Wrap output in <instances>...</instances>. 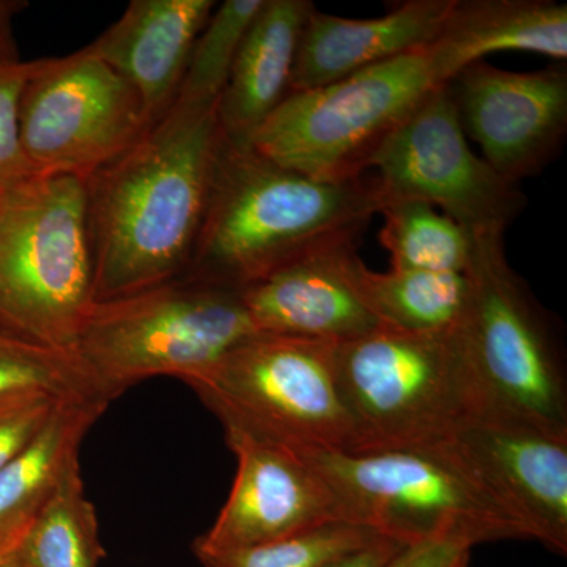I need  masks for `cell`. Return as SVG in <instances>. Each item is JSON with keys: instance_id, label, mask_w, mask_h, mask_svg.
Returning <instances> with one entry per match:
<instances>
[{"instance_id": "9", "label": "cell", "mask_w": 567, "mask_h": 567, "mask_svg": "<svg viewBox=\"0 0 567 567\" xmlns=\"http://www.w3.org/2000/svg\"><path fill=\"white\" fill-rule=\"evenodd\" d=\"M334 342L256 333L188 385L223 424L290 447L352 451Z\"/></svg>"}, {"instance_id": "7", "label": "cell", "mask_w": 567, "mask_h": 567, "mask_svg": "<svg viewBox=\"0 0 567 567\" xmlns=\"http://www.w3.org/2000/svg\"><path fill=\"white\" fill-rule=\"evenodd\" d=\"M256 333L240 290L183 275L96 301L74 353L114 401L152 377L196 379Z\"/></svg>"}, {"instance_id": "25", "label": "cell", "mask_w": 567, "mask_h": 567, "mask_svg": "<svg viewBox=\"0 0 567 567\" xmlns=\"http://www.w3.org/2000/svg\"><path fill=\"white\" fill-rule=\"evenodd\" d=\"M264 3L265 0H226L216 6L194 43L175 102L218 104L246 33Z\"/></svg>"}, {"instance_id": "28", "label": "cell", "mask_w": 567, "mask_h": 567, "mask_svg": "<svg viewBox=\"0 0 567 567\" xmlns=\"http://www.w3.org/2000/svg\"><path fill=\"white\" fill-rule=\"evenodd\" d=\"M65 402L73 401L37 394L0 406V470L40 434L55 410Z\"/></svg>"}, {"instance_id": "18", "label": "cell", "mask_w": 567, "mask_h": 567, "mask_svg": "<svg viewBox=\"0 0 567 567\" xmlns=\"http://www.w3.org/2000/svg\"><path fill=\"white\" fill-rule=\"evenodd\" d=\"M315 7L311 0H265L216 104L224 140L251 145L254 134L290 95L301 32Z\"/></svg>"}, {"instance_id": "33", "label": "cell", "mask_w": 567, "mask_h": 567, "mask_svg": "<svg viewBox=\"0 0 567 567\" xmlns=\"http://www.w3.org/2000/svg\"><path fill=\"white\" fill-rule=\"evenodd\" d=\"M9 188V186H7ZM7 188H0V200H2L3 192H6Z\"/></svg>"}, {"instance_id": "30", "label": "cell", "mask_w": 567, "mask_h": 567, "mask_svg": "<svg viewBox=\"0 0 567 567\" xmlns=\"http://www.w3.org/2000/svg\"><path fill=\"white\" fill-rule=\"evenodd\" d=\"M404 547V544L382 536L374 543L336 559L327 567H388Z\"/></svg>"}, {"instance_id": "11", "label": "cell", "mask_w": 567, "mask_h": 567, "mask_svg": "<svg viewBox=\"0 0 567 567\" xmlns=\"http://www.w3.org/2000/svg\"><path fill=\"white\" fill-rule=\"evenodd\" d=\"M368 174L379 212L394 203H424L468 230H506L527 207L518 185L472 151L445 85L429 93L377 148Z\"/></svg>"}, {"instance_id": "23", "label": "cell", "mask_w": 567, "mask_h": 567, "mask_svg": "<svg viewBox=\"0 0 567 567\" xmlns=\"http://www.w3.org/2000/svg\"><path fill=\"white\" fill-rule=\"evenodd\" d=\"M22 567H96L104 557L95 506L85 496L81 466L43 507L21 543Z\"/></svg>"}, {"instance_id": "5", "label": "cell", "mask_w": 567, "mask_h": 567, "mask_svg": "<svg viewBox=\"0 0 567 567\" xmlns=\"http://www.w3.org/2000/svg\"><path fill=\"white\" fill-rule=\"evenodd\" d=\"M341 506L346 520L404 546L424 540L528 539L509 511L445 445L346 453L293 447Z\"/></svg>"}, {"instance_id": "32", "label": "cell", "mask_w": 567, "mask_h": 567, "mask_svg": "<svg viewBox=\"0 0 567 567\" xmlns=\"http://www.w3.org/2000/svg\"><path fill=\"white\" fill-rule=\"evenodd\" d=\"M18 551H7L0 554V567H21L20 554Z\"/></svg>"}, {"instance_id": "31", "label": "cell", "mask_w": 567, "mask_h": 567, "mask_svg": "<svg viewBox=\"0 0 567 567\" xmlns=\"http://www.w3.org/2000/svg\"><path fill=\"white\" fill-rule=\"evenodd\" d=\"M24 0H0V59L17 61L18 51L13 40V18L22 10L28 9Z\"/></svg>"}, {"instance_id": "21", "label": "cell", "mask_w": 567, "mask_h": 567, "mask_svg": "<svg viewBox=\"0 0 567 567\" xmlns=\"http://www.w3.org/2000/svg\"><path fill=\"white\" fill-rule=\"evenodd\" d=\"M354 286L365 306L385 327L409 333L456 330L468 303V276L423 270H369L354 265Z\"/></svg>"}, {"instance_id": "14", "label": "cell", "mask_w": 567, "mask_h": 567, "mask_svg": "<svg viewBox=\"0 0 567 567\" xmlns=\"http://www.w3.org/2000/svg\"><path fill=\"white\" fill-rule=\"evenodd\" d=\"M520 522L528 539L567 551V439L483 415L443 443Z\"/></svg>"}, {"instance_id": "6", "label": "cell", "mask_w": 567, "mask_h": 567, "mask_svg": "<svg viewBox=\"0 0 567 567\" xmlns=\"http://www.w3.org/2000/svg\"><path fill=\"white\" fill-rule=\"evenodd\" d=\"M505 233L470 230V295L457 336L487 415L567 439L561 347L547 312L507 262Z\"/></svg>"}, {"instance_id": "24", "label": "cell", "mask_w": 567, "mask_h": 567, "mask_svg": "<svg viewBox=\"0 0 567 567\" xmlns=\"http://www.w3.org/2000/svg\"><path fill=\"white\" fill-rule=\"evenodd\" d=\"M37 394L112 402L76 353L37 344L0 327V406Z\"/></svg>"}, {"instance_id": "16", "label": "cell", "mask_w": 567, "mask_h": 567, "mask_svg": "<svg viewBox=\"0 0 567 567\" xmlns=\"http://www.w3.org/2000/svg\"><path fill=\"white\" fill-rule=\"evenodd\" d=\"M216 6L215 0H133L85 50L132 84L156 123L177 99L194 43Z\"/></svg>"}, {"instance_id": "20", "label": "cell", "mask_w": 567, "mask_h": 567, "mask_svg": "<svg viewBox=\"0 0 567 567\" xmlns=\"http://www.w3.org/2000/svg\"><path fill=\"white\" fill-rule=\"evenodd\" d=\"M110 402H65L40 434L0 470V554L20 550L43 507L80 465L81 443Z\"/></svg>"}, {"instance_id": "10", "label": "cell", "mask_w": 567, "mask_h": 567, "mask_svg": "<svg viewBox=\"0 0 567 567\" xmlns=\"http://www.w3.org/2000/svg\"><path fill=\"white\" fill-rule=\"evenodd\" d=\"M152 126L132 84L85 48L39 59L22 89V151L37 174L89 177Z\"/></svg>"}, {"instance_id": "13", "label": "cell", "mask_w": 567, "mask_h": 567, "mask_svg": "<svg viewBox=\"0 0 567 567\" xmlns=\"http://www.w3.org/2000/svg\"><path fill=\"white\" fill-rule=\"evenodd\" d=\"M223 425L237 475L215 524L194 543V554L237 550L346 520L333 491L297 450L240 425Z\"/></svg>"}, {"instance_id": "2", "label": "cell", "mask_w": 567, "mask_h": 567, "mask_svg": "<svg viewBox=\"0 0 567 567\" xmlns=\"http://www.w3.org/2000/svg\"><path fill=\"white\" fill-rule=\"evenodd\" d=\"M379 215L371 174L331 183L221 140L186 276L241 290Z\"/></svg>"}, {"instance_id": "3", "label": "cell", "mask_w": 567, "mask_h": 567, "mask_svg": "<svg viewBox=\"0 0 567 567\" xmlns=\"http://www.w3.org/2000/svg\"><path fill=\"white\" fill-rule=\"evenodd\" d=\"M339 393L353 431L349 453L440 446L486 402L457 328L409 333L382 327L336 346Z\"/></svg>"}, {"instance_id": "26", "label": "cell", "mask_w": 567, "mask_h": 567, "mask_svg": "<svg viewBox=\"0 0 567 567\" xmlns=\"http://www.w3.org/2000/svg\"><path fill=\"white\" fill-rule=\"evenodd\" d=\"M379 537L364 525L333 520L270 543L196 557L204 567H327Z\"/></svg>"}, {"instance_id": "12", "label": "cell", "mask_w": 567, "mask_h": 567, "mask_svg": "<svg viewBox=\"0 0 567 567\" xmlns=\"http://www.w3.org/2000/svg\"><path fill=\"white\" fill-rule=\"evenodd\" d=\"M465 136L505 181L518 185L554 162L567 136V65L507 71L472 63L445 84Z\"/></svg>"}, {"instance_id": "8", "label": "cell", "mask_w": 567, "mask_h": 567, "mask_svg": "<svg viewBox=\"0 0 567 567\" xmlns=\"http://www.w3.org/2000/svg\"><path fill=\"white\" fill-rule=\"evenodd\" d=\"M443 84L429 47L369 66L344 80L290 93L254 134L265 158L316 181L342 183L368 174L386 137Z\"/></svg>"}, {"instance_id": "34", "label": "cell", "mask_w": 567, "mask_h": 567, "mask_svg": "<svg viewBox=\"0 0 567 567\" xmlns=\"http://www.w3.org/2000/svg\"><path fill=\"white\" fill-rule=\"evenodd\" d=\"M21 567H22V565H21Z\"/></svg>"}, {"instance_id": "4", "label": "cell", "mask_w": 567, "mask_h": 567, "mask_svg": "<svg viewBox=\"0 0 567 567\" xmlns=\"http://www.w3.org/2000/svg\"><path fill=\"white\" fill-rule=\"evenodd\" d=\"M84 178L37 174L0 200V327L74 352L95 305Z\"/></svg>"}, {"instance_id": "22", "label": "cell", "mask_w": 567, "mask_h": 567, "mask_svg": "<svg viewBox=\"0 0 567 567\" xmlns=\"http://www.w3.org/2000/svg\"><path fill=\"white\" fill-rule=\"evenodd\" d=\"M379 240L395 270L465 275L472 262V234L424 203L385 205Z\"/></svg>"}, {"instance_id": "15", "label": "cell", "mask_w": 567, "mask_h": 567, "mask_svg": "<svg viewBox=\"0 0 567 567\" xmlns=\"http://www.w3.org/2000/svg\"><path fill=\"white\" fill-rule=\"evenodd\" d=\"M357 240L319 246L241 289L257 331L341 344L385 327L354 286Z\"/></svg>"}, {"instance_id": "1", "label": "cell", "mask_w": 567, "mask_h": 567, "mask_svg": "<svg viewBox=\"0 0 567 567\" xmlns=\"http://www.w3.org/2000/svg\"><path fill=\"white\" fill-rule=\"evenodd\" d=\"M221 140L216 104L175 102L130 151L84 178L95 301L186 274Z\"/></svg>"}, {"instance_id": "19", "label": "cell", "mask_w": 567, "mask_h": 567, "mask_svg": "<svg viewBox=\"0 0 567 567\" xmlns=\"http://www.w3.org/2000/svg\"><path fill=\"white\" fill-rule=\"evenodd\" d=\"M503 51L567 61V6L554 0H453L442 32L429 47L446 84L454 74Z\"/></svg>"}, {"instance_id": "27", "label": "cell", "mask_w": 567, "mask_h": 567, "mask_svg": "<svg viewBox=\"0 0 567 567\" xmlns=\"http://www.w3.org/2000/svg\"><path fill=\"white\" fill-rule=\"evenodd\" d=\"M35 61L0 59V188L37 175L22 151L20 100Z\"/></svg>"}, {"instance_id": "29", "label": "cell", "mask_w": 567, "mask_h": 567, "mask_svg": "<svg viewBox=\"0 0 567 567\" xmlns=\"http://www.w3.org/2000/svg\"><path fill=\"white\" fill-rule=\"evenodd\" d=\"M473 547L453 537L424 540L402 548L388 567H468Z\"/></svg>"}, {"instance_id": "17", "label": "cell", "mask_w": 567, "mask_h": 567, "mask_svg": "<svg viewBox=\"0 0 567 567\" xmlns=\"http://www.w3.org/2000/svg\"><path fill=\"white\" fill-rule=\"evenodd\" d=\"M453 0H406L371 20H349L315 7L305 22L290 93L311 91L432 43Z\"/></svg>"}]
</instances>
